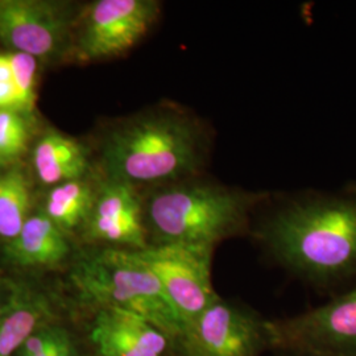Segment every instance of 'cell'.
I'll use <instances>...</instances> for the list:
<instances>
[{"mask_svg": "<svg viewBox=\"0 0 356 356\" xmlns=\"http://www.w3.org/2000/svg\"><path fill=\"white\" fill-rule=\"evenodd\" d=\"M213 134L191 110L165 104L116 122L103 136L102 178L147 191L204 175Z\"/></svg>", "mask_w": 356, "mask_h": 356, "instance_id": "1", "label": "cell"}, {"mask_svg": "<svg viewBox=\"0 0 356 356\" xmlns=\"http://www.w3.org/2000/svg\"><path fill=\"white\" fill-rule=\"evenodd\" d=\"M267 254L318 286L356 277V194L291 198L254 229Z\"/></svg>", "mask_w": 356, "mask_h": 356, "instance_id": "2", "label": "cell"}, {"mask_svg": "<svg viewBox=\"0 0 356 356\" xmlns=\"http://www.w3.org/2000/svg\"><path fill=\"white\" fill-rule=\"evenodd\" d=\"M144 193L149 245L186 244L216 250L251 229L254 209L267 193L226 186L204 175L151 188Z\"/></svg>", "mask_w": 356, "mask_h": 356, "instance_id": "3", "label": "cell"}, {"mask_svg": "<svg viewBox=\"0 0 356 356\" xmlns=\"http://www.w3.org/2000/svg\"><path fill=\"white\" fill-rule=\"evenodd\" d=\"M73 280L97 309H120L148 319L181 342L185 326L159 279L136 251L103 247L76 263Z\"/></svg>", "mask_w": 356, "mask_h": 356, "instance_id": "4", "label": "cell"}, {"mask_svg": "<svg viewBox=\"0 0 356 356\" xmlns=\"http://www.w3.org/2000/svg\"><path fill=\"white\" fill-rule=\"evenodd\" d=\"M161 15L156 0H97L76 15L69 49L79 63L126 56L145 38Z\"/></svg>", "mask_w": 356, "mask_h": 356, "instance_id": "5", "label": "cell"}, {"mask_svg": "<svg viewBox=\"0 0 356 356\" xmlns=\"http://www.w3.org/2000/svg\"><path fill=\"white\" fill-rule=\"evenodd\" d=\"M269 348L285 354L356 356V285L325 305L282 319H267Z\"/></svg>", "mask_w": 356, "mask_h": 356, "instance_id": "6", "label": "cell"}, {"mask_svg": "<svg viewBox=\"0 0 356 356\" xmlns=\"http://www.w3.org/2000/svg\"><path fill=\"white\" fill-rule=\"evenodd\" d=\"M160 281L185 332L219 297L213 286V248L186 244H157L136 251Z\"/></svg>", "mask_w": 356, "mask_h": 356, "instance_id": "7", "label": "cell"}, {"mask_svg": "<svg viewBox=\"0 0 356 356\" xmlns=\"http://www.w3.org/2000/svg\"><path fill=\"white\" fill-rule=\"evenodd\" d=\"M184 356H260L269 348L267 319L218 297L184 337Z\"/></svg>", "mask_w": 356, "mask_h": 356, "instance_id": "8", "label": "cell"}, {"mask_svg": "<svg viewBox=\"0 0 356 356\" xmlns=\"http://www.w3.org/2000/svg\"><path fill=\"white\" fill-rule=\"evenodd\" d=\"M72 6L47 0H0V41L15 51L51 60L69 48Z\"/></svg>", "mask_w": 356, "mask_h": 356, "instance_id": "9", "label": "cell"}, {"mask_svg": "<svg viewBox=\"0 0 356 356\" xmlns=\"http://www.w3.org/2000/svg\"><path fill=\"white\" fill-rule=\"evenodd\" d=\"M83 227L90 241L104 247L145 250L149 238L144 218V193L126 182L101 178Z\"/></svg>", "mask_w": 356, "mask_h": 356, "instance_id": "10", "label": "cell"}, {"mask_svg": "<svg viewBox=\"0 0 356 356\" xmlns=\"http://www.w3.org/2000/svg\"><path fill=\"white\" fill-rule=\"evenodd\" d=\"M90 341L99 356L184 355L179 339L148 319L120 309H97Z\"/></svg>", "mask_w": 356, "mask_h": 356, "instance_id": "11", "label": "cell"}, {"mask_svg": "<svg viewBox=\"0 0 356 356\" xmlns=\"http://www.w3.org/2000/svg\"><path fill=\"white\" fill-rule=\"evenodd\" d=\"M69 254L63 231L45 213L26 219L20 234L6 245V257L20 267H53Z\"/></svg>", "mask_w": 356, "mask_h": 356, "instance_id": "12", "label": "cell"}, {"mask_svg": "<svg viewBox=\"0 0 356 356\" xmlns=\"http://www.w3.org/2000/svg\"><path fill=\"white\" fill-rule=\"evenodd\" d=\"M89 166V153L83 144L57 131L42 135L33 149V168L44 185L82 179Z\"/></svg>", "mask_w": 356, "mask_h": 356, "instance_id": "13", "label": "cell"}, {"mask_svg": "<svg viewBox=\"0 0 356 356\" xmlns=\"http://www.w3.org/2000/svg\"><path fill=\"white\" fill-rule=\"evenodd\" d=\"M97 185L82 179L69 181L51 188L45 204V214L61 231L85 226L89 218Z\"/></svg>", "mask_w": 356, "mask_h": 356, "instance_id": "14", "label": "cell"}, {"mask_svg": "<svg viewBox=\"0 0 356 356\" xmlns=\"http://www.w3.org/2000/svg\"><path fill=\"white\" fill-rule=\"evenodd\" d=\"M31 191L26 176L13 169L0 175V238L11 242L29 218Z\"/></svg>", "mask_w": 356, "mask_h": 356, "instance_id": "15", "label": "cell"}, {"mask_svg": "<svg viewBox=\"0 0 356 356\" xmlns=\"http://www.w3.org/2000/svg\"><path fill=\"white\" fill-rule=\"evenodd\" d=\"M42 316L41 306L35 301L19 298L0 318V356H13L26 339L38 330Z\"/></svg>", "mask_w": 356, "mask_h": 356, "instance_id": "16", "label": "cell"}, {"mask_svg": "<svg viewBox=\"0 0 356 356\" xmlns=\"http://www.w3.org/2000/svg\"><path fill=\"white\" fill-rule=\"evenodd\" d=\"M13 66V81L20 92V114H31L36 103L38 58L22 51L8 54Z\"/></svg>", "mask_w": 356, "mask_h": 356, "instance_id": "17", "label": "cell"}, {"mask_svg": "<svg viewBox=\"0 0 356 356\" xmlns=\"http://www.w3.org/2000/svg\"><path fill=\"white\" fill-rule=\"evenodd\" d=\"M28 132L23 115L15 110H0V159L6 163L26 151Z\"/></svg>", "mask_w": 356, "mask_h": 356, "instance_id": "18", "label": "cell"}, {"mask_svg": "<svg viewBox=\"0 0 356 356\" xmlns=\"http://www.w3.org/2000/svg\"><path fill=\"white\" fill-rule=\"evenodd\" d=\"M54 356H78L76 348L70 337L63 330H56V351Z\"/></svg>", "mask_w": 356, "mask_h": 356, "instance_id": "19", "label": "cell"}, {"mask_svg": "<svg viewBox=\"0 0 356 356\" xmlns=\"http://www.w3.org/2000/svg\"><path fill=\"white\" fill-rule=\"evenodd\" d=\"M13 81V66L8 54H0V82Z\"/></svg>", "mask_w": 356, "mask_h": 356, "instance_id": "20", "label": "cell"}, {"mask_svg": "<svg viewBox=\"0 0 356 356\" xmlns=\"http://www.w3.org/2000/svg\"><path fill=\"white\" fill-rule=\"evenodd\" d=\"M286 355H291V356H310V355H300V354H286Z\"/></svg>", "mask_w": 356, "mask_h": 356, "instance_id": "21", "label": "cell"}, {"mask_svg": "<svg viewBox=\"0 0 356 356\" xmlns=\"http://www.w3.org/2000/svg\"><path fill=\"white\" fill-rule=\"evenodd\" d=\"M3 164H4V161H3L1 159H0V168H1V165H3Z\"/></svg>", "mask_w": 356, "mask_h": 356, "instance_id": "22", "label": "cell"}]
</instances>
